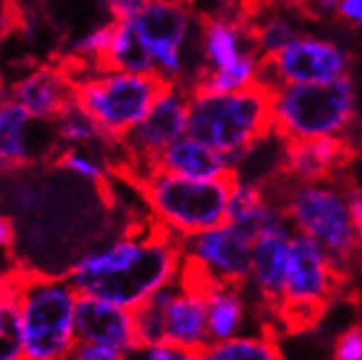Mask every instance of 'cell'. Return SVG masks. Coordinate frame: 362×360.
Here are the masks:
<instances>
[{
    "instance_id": "1",
    "label": "cell",
    "mask_w": 362,
    "mask_h": 360,
    "mask_svg": "<svg viewBox=\"0 0 362 360\" xmlns=\"http://www.w3.org/2000/svg\"><path fill=\"white\" fill-rule=\"evenodd\" d=\"M184 272L181 241L157 226L126 232L88 250L69 269V283L80 296H93L135 312Z\"/></svg>"
},
{
    "instance_id": "2",
    "label": "cell",
    "mask_w": 362,
    "mask_h": 360,
    "mask_svg": "<svg viewBox=\"0 0 362 360\" xmlns=\"http://www.w3.org/2000/svg\"><path fill=\"white\" fill-rule=\"evenodd\" d=\"M186 135L226 155L237 175L245 155L272 137V91L263 84L226 95L190 91Z\"/></svg>"
},
{
    "instance_id": "3",
    "label": "cell",
    "mask_w": 362,
    "mask_h": 360,
    "mask_svg": "<svg viewBox=\"0 0 362 360\" xmlns=\"http://www.w3.org/2000/svg\"><path fill=\"white\" fill-rule=\"evenodd\" d=\"M276 206L289 228L314 239L327 252L338 277L347 281V274L358 261V243L340 179L318 184L287 182Z\"/></svg>"
},
{
    "instance_id": "4",
    "label": "cell",
    "mask_w": 362,
    "mask_h": 360,
    "mask_svg": "<svg viewBox=\"0 0 362 360\" xmlns=\"http://www.w3.org/2000/svg\"><path fill=\"white\" fill-rule=\"evenodd\" d=\"M137 182L153 226L179 241L226 223L234 177L188 179L153 168Z\"/></svg>"
},
{
    "instance_id": "5",
    "label": "cell",
    "mask_w": 362,
    "mask_h": 360,
    "mask_svg": "<svg viewBox=\"0 0 362 360\" xmlns=\"http://www.w3.org/2000/svg\"><path fill=\"white\" fill-rule=\"evenodd\" d=\"M356 109L351 76L325 84H285L272 91V133L281 141L347 137Z\"/></svg>"
},
{
    "instance_id": "6",
    "label": "cell",
    "mask_w": 362,
    "mask_h": 360,
    "mask_svg": "<svg viewBox=\"0 0 362 360\" xmlns=\"http://www.w3.org/2000/svg\"><path fill=\"white\" fill-rule=\"evenodd\" d=\"M80 294L66 277H21L25 360H64L78 343L76 314Z\"/></svg>"
},
{
    "instance_id": "7",
    "label": "cell",
    "mask_w": 362,
    "mask_h": 360,
    "mask_svg": "<svg viewBox=\"0 0 362 360\" xmlns=\"http://www.w3.org/2000/svg\"><path fill=\"white\" fill-rule=\"evenodd\" d=\"M76 80V102L98 122L111 144H122L146 117L157 95L168 84L157 74H124L111 69H90Z\"/></svg>"
},
{
    "instance_id": "8",
    "label": "cell",
    "mask_w": 362,
    "mask_h": 360,
    "mask_svg": "<svg viewBox=\"0 0 362 360\" xmlns=\"http://www.w3.org/2000/svg\"><path fill=\"white\" fill-rule=\"evenodd\" d=\"M345 283L334 269L327 252L314 239L294 232L285 292L276 318L294 332L314 325Z\"/></svg>"
},
{
    "instance_id": "9",
    "label": "cell",
    "mask_w": 362,
    "mask_h": 360,
    "mask_svg": "<svg viewBox=\"0 0 362 360\" xmlns=\"http://www.w3.org/2000/svg\"><path fill=\"white\" fill-rule=\"evenodd\" d=\"M255 239L232 223H221L181 241L184 272L206 285L247 287Z\"/></svg>"
},
{
    "instance_id": "10",
    "label": "cell",
    "mask_w": 362,
    "mask_h": 360,
    "mask_svg": "<svg viewBox=\"0 0 362 360\" xmlns=\"http://www.w3.org/2000/svg\"><path fill=\"white\" fill-rule=\"evenodd\" d=\"M349 53L320 38L298 35L285 49L261 60L259 84L274 91L285 84H325L349 76Z\"/></svg>"
},
{
    "instance_id": "11",
    "label": "cell",
    "mask_w": 362,
    "mask_h": 360,
    "mask_svg": "<svg viewBox=\"0 0 362 360\" xmlns=\"http://www.w3.org/2000/svg\"><path fill=\"white\" fill-rule=\"evenodd\" d=\"M188 86L168 82L164 91L157 95L151 111L135 129L124 137L122 146L129 157V164L137 168V179L155 168L157 157L170 144L186 135L188 126Z\"/></svg>"
},
{
    "instance_id": "12",
    "label": "cell",
    "mask_w": 362,
    "mask_h": 360,
    "mask_svg": "<svg viewBox=\"0 0 362 360\" xmlns=\"http://www.w3.org/2000/svg\"><path fill=\"white\" fill-rule=\"evenodd\" d=\"M137 33L148 49L153 69L166 82H177L184 71L181 49L190 31V11L186 0H153L135 18Z\"/></svg>"
},
{
    "instance_id": "13",
    "label": "cell",
    "mask_w": 362,
    "mask_h": 360,
    "mask_svg": "<svg viewBox=\"0 0 362 360\" xmlns=\"http://www.w3.org/2000/svg\"><path fill=\"white\" fill-rule=\"evenodd\" d=\"M356 149L349 137H320L305 141H283L281 175L292 184H318L340 179Z\"/></svg>"
},
{
    "instance_id": "14",
    "label": "cell",
    "mask_w": 362,
    "mask_h": 360,
    "mask_svg": "<svg viewBox=\"0 0 362 360\" xmlns=\"http://www.w3.org/2000/svg\"><path fill=\"white\" fill-rule=\"evenodd\" d=\"M206 283L188 272H181L173 294L164 305V343L204 352L210 343L208 336V312H206Z\"/></svg>"
},
{
    "instance_id": "15",
    "label": "cell",
    "mask_w": 362,
    "mask_h": 360,
    "mask_svg": "<svg viewBox=\"0 0 362 360\" xmlns=\"http://www.w3.org/2000/svg\"><path fill=\"white\" fill-rule=\"evenodd\" d=\"M76 334L82 343L115 349L126 360L139 349L133 312L93 296H80L78 301Z\"/></svg>"
},
{
    "instance_id": "16",
    "label": "cell",
    "mask_w": 362,
    "mask_h": 360,
    "mask_svg": "<svg viewBox=\"0 0 362 360\" xmlns=\"http://www.w3.org/2000/svg\"><path fill=\"white\" fill-rule=\"evenodd\" d=\"M292 237L294 230L289 228V223H281L257 237L255 248H252V269L247 285L255 287L259 301L274 314L279 312L285 292Z\"/></svg>"
},
{
    "instance_id": "17",
    "label": "cell",
    "mask_w": 362,
    "mask_h": 360,
    "mask_svg": "<svg viewBox=\"0 0 362 360\" xmlns=\"http://www.w3.org/2000/svg\"><path fill=\"white\" fill-rule=\"evenodd\" d=\"M9 95L35 120L53 124L56 117L74 102L76 80L64 66H38L25 74L11 88Z\"/></svg>"
},
{
    "instance_id": "18",
    "label": "cell",
    "mask_w": 362,
    "mask_h": 360,
    "mask_svg": "<svg viewBox=\"0 0 362 360\" xmlns=\"http://www.w3.org/2000/svg\"><path fill=\"white\" fill-rule=\"evenodd\" d=\"M157 170L188 179H226L237 177L230 159L221 153H214L204 144L184 135L161 153L155 161Z\"/></svg>"
},
{
    "instance_id": "19",
    "label": "cell",
    "mask_w": 362,
    "mask_h": 360,
    "mask_svg": "<svg viewBox=\"0 0 362 360\" xmlns=\"http://www.w3.org/2000/svg\"><path fill=\"white\" fill-rule=\"evenodd\" d=\"M35 124L11 95L0 102V170H18L35 161Z\"/></svg>"
},
{
    "instance_id": "20",
    "label": "cell",
    "mask_w": 362,
    "mask_h": 360,
    "mask_svg": "<svg viewBox=\"0 0 362 360\" xmlns=\"http://www.w3.org/2000/svg\"><path fill=\"white\" fill-rule=\"evenodd\" d=\"M245 287L234 285H208L206 287V312L210 343H221L243 334L247 318Z\"/></svg>"
},
{
    "instance_id": "21",
    "label": "cell",
    "mask_w": 362,
    "mask_h": 360,
    "mask_svg": "<svg viewBox=\"0 0 362 360\" xmlns=\"http://www.w3.org/2000/svg\"><path fill=\"white\" fill-rule=\"evenodd\" d=\"M252 51L245 23L212 18L204 25V71H219L239 62Z\"/></svg>"
},
{
    "instance_id": "22",
    "label": "cell",
    "mask_w": 362,
    "mask_h": 360,
    "mask_svg": "<svg viewBox=\"0 0 362 360\" xmlns=\"http://www.w3.org/2000/svg\"><path fill=\"white\" fill-rule=\"evenodd\" d=\"M102 69L124 71V74H155L148 49L144 47L135 21L113 23V38L102 60Z\"/></svg>"
},
{
    "instance_id": "23",
    "label": "cell",
    "mask_w": 362,
    "mask_h": 360,
    "mask_svg": "<svg viewBox=\"0 0 362 360\" xmlns=\"http://www.w3.org/2000/svg\"><path fill=\"white\" fill-rule=\"evenodd\" d=\"M259 71H261V58L255 51H247L239 62H234L228 69H219V71L202 69L188 91L216 93V95L239 93L259 84Z\"/></svg>"
},
{
    "instance_id": "24",
    "label": "cell",
    "mask_w": 362,
    "mask_h": 360,
    "mask_svg": "<svg viewBox=\"0 0 362 360\" xmlns=\"http://www.w3.org/2000/svg\"><path fill=\"white\" fill-rule=\"evenodd\" d=\"M204 360H283L279 340L272 332L239 334L221 343H208Z\"/></svg>"
},
{
    "instance_id": "25",
    "label": "cell",
    "mask_w": 362,
    "mask_h": 360,
    "mask_svg": "<svg viewBox=\"0 0 362 360\" xmlns=\"http://www.w3.org/2000/svg\"><path fill=\"white\" fill-rule=\"evenodd\" d=\"M53 126H56V137L60 139V144H64V149H88L90 151L93 146H111V141L106 139L98 122L82 109V106L76 102V98L56 117Z\"/></svg>"
},
{
    "instance_id": "26",
    "label": "cell",
    "mask_w": 362,
    "mask_h": 360,
    "mask_svg": "<svg viewBox=\"0 0 362 360\" xmlns=\"http://www.w3.org/2000/svg\"><path fill=\"white\" fill-rule=\"evenodd\" d=\"M245 29L252 51L261 60L274 56V53H279L281 49H285L289 42L298 38L296 27L281 13H259L252 18V23L245 25Z\"/></svg>"
},
{
    "instance_id": "27",
    "label": "cell",
    "mask_w": 362,
    "mask_h": 360,
    "mask_svg": "<svg viewBox=\"0 0 362 360\" xmlns=\"http://www.w3.org/2000/svg\"><path fill=\"white\" fill-rule=\"evenodd\" d=\"M18 287L0 294V360H25V338L21 320Z\"/></svg>"
},
{
    "instance_id": "28",
    "label": "cell",
    "mask_w": 362,
    "mask_h": 360,
    "mask_svg": "<svg viewBox=\"0 0 362 360\" xmlns=\"http://www.w3.org/2000/svg\"><path fill=\"white\" fill-rule=\"evenodd\" d=\"M58 166L84 182L98 184L106 179V161L88 149H64L58 157Z\"/></svg>"
},
{
    "instance_id": "29",
    "label": "cell",
    "mask_w": 362,
    "mask_h": 360,
    "mask_svg": "<svg viewBox=\"0 0 362 360\" xmlns=\"http://www.w3.org/2000/svg\"><path fill=\"white\" fill-rule=\"evenodd\" d=\"M113 38V23L108 25H100L95 29H90L88 33L80 35L78 40H74V47H71V53L82 60L86 66H102V60L108 51V45H111Z\"/></svg>"
},
{
    "instance_id": "30",
    "label": "cell",
    "mask_w": 362,
    "mask_h": 360,
    "mask_svg": "<svg viewBox=\"0 0 362 360\" xmlns=\"http://www.w3.org/2000/svg\"><path fill=\"white\" fill-rule=\"evenodd\" d=\"M245 3V16L255 18L259 13H300L310 16V3L312 0H243Z\"/></svg>"
},
{
    "instance_id": "31",
    "label": "cell",
    "mask_w": 362,
    "mask_h": 360,
    "mask_svg": "<svg viewBox=\"0 0 362 360\" xmlns=\"http://www.w3.org/2000/svg\"><path fill=\"white\" fill-rule=\"evenodd\" d=\"M332 360H362V327L354 325L334 340Z\"/></svg>"
},
{
    "instance_id": "32",
    "label": "cell",
    "mask_w": 362,
    "mask_h": 360,
    "mask_svg": "<svg viewBox=\"0 0 362 360\" xmlns=\"http://www.w3.org/2000/svg\"><path fill=\"white\" fill-rule=\"evenodd\" d=\"M129 360H204L202 352H188L173 345H153V347H139Z\"/></svg>"
},
{
    "instance_id": "33",
    "label": "cell",
    "mask_w": 362,
    "mask_h": 360,
    "mask_svg": "<svg viewBox=\"0 0 362 360\" xmlns=\"http://www.w3.org/2000/svg\"><path fill=\"white\" fill-rule=\"evenodd\" d=\"M342 190H345L347 204L351 210V221H354V232H356V243H358V259H362V186L356 182H347L342 179Z\"/></svg>"
},
{
    "instance_id": "34",
    "label": "cell",
    "mask_w": 362,
    "mask_h": 360,
    "mask_svg": "<svg viewBox=\"0 0 362 360\" xmlns=\"http://www.w3.org/2000/svg\"><path fill=\"white\" fill-rule=\"evenodd\" d=\"M153 0H104L108 13L113 16V23H126L135 21V18L146 9Z\"/></svg>"
},
{
    "instance_id": "35",
    "label": "cell",
    "mask_w": 362,
    "mask_h": 360,
    "mask_svg": "<svg viewBox=\"0 0 362 360\" xmlns=\"http://www.w3.org/2000/svg\"><path fill=\"white\" fill-rule=\"evenodd\" d=\"M64 360H126V356H122L115 349L93 345V343H82V340H78Z\"/></svg>"
},
{
    "instance_id": "36",
    "label": "cell",
    "mask_w": 362,
    "mask_h": 360,
    "mask_svg": "<svg viewBox=\"0 0 362 360\" xmlns=\"http://www.w3.org/2000/svg\"><path fill=\"white\" fill-rule=\"evenodd\" d=\"M334 13L347 25L362 27V0H336Z\"/></svg>"
},
{
    "instance_id": "37",
    "label": "cell",
    "mask_w": 362,
    "mask_h": 360,
    "mask_svg": "<svg viewBox=\"0 0 362 360\" xmlns=\"http://www.w3.org/2000/svg\"><path fill=\"white\" fill-rule=\"evenodd\" d=\"M13 237H16V230H13L11 219L0 214V250H9L13 243Z\"/></svg>"
},
{
    "instance_id": "38",
    "label": "cell",
    "mask_w": 362,
    "mask_h": 360,
    "mask_svg": "<svg viewBox=\"0 0 362 360\" xmlns=\"http://www.w3.org/2000/svg\"><path fill=\"white\" fill-rule=\"evenodd\" d=\"M351 144H354L356 153H360V157H362V129L358 131V137H356V139H351Z\"/></svg>"
},
{
    "instance_id": "39",
    "label": "cell",
    "mask_w": 362,
    "mask_h": 360,
    "mask_svg": "<svg viewBox=\"0 0 362 360\" xmlns=\"http://www.w3.org/2000/svg\"><path fill=\"white\" fill-rule=\"evenodd\" d=\"M5 98H9V88L3 84V78H0V102H3Z\"/></svg>"
}]
</instances>
